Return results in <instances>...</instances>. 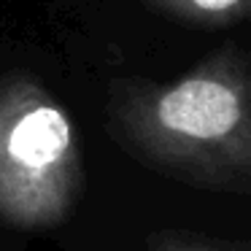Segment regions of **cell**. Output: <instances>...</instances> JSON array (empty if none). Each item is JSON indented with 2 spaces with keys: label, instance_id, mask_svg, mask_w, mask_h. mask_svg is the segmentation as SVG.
Returning a JSON list of instances; mask_svg holds the SVG:
<instances>
[{
  "label": "cell",
  "instance_id": "6da1fadb",
  "mask_svg": "<svg viewBox=\"0 0 251 251\" xmlns=\"http://www.w3.org/2000/svg\"><path fill=\"white\" fill-rule=\"evenodd\" d=\"M114 127L138 159L184 184L251 195V54L222 46L170 84H127Z\"/></svg>",
  "mask_w": 251,
  "mask_h": 251
},
{
  "label": "cell",
  "instance_id": "7a4b0ae2",
  "mask_svg": "<svg viewBox=\"0 0 251 251\" xmlns=\"http://www.w3.org/2000/svg\"><path fill=\"white\" fill-rule=\"evenodd\" d=\"M81 186V151L68 111L25 76L0 81V219L54 227Z\"/></svg>",
  "mask_w": 251,
  "mask_h": 251
},
{
  "label": "cell",
  "instance_id": "3957f363",
  "mask_svg": "<svg viewBox=\"0 0 251 251\" xmlns=\"http://www.w3.org/2000/svg\"><path fill=\"white\" fill-rule=\"evenodd\" d=\"M173 19L202 27L232 25L251 17V0H143Z\"/></svg>",
  "mask_w": 251,
  "mask_h": 251
},
{
  "label": "cell",
  "instance_id": "277c9868",
  "mask_svg": "<svg viewBox=\"0 0 251 251\" xmlns=\"http://www.w3.org/2000/svg\"><path fill=\"white\" fill-rule=\"evenodd\" d=\"M149 251H251L249 246L211 240L192 232H157L149 238Z\"/></svg>",
  "mask_w": 251,
  "mask_h": 251
}]
</instances>
